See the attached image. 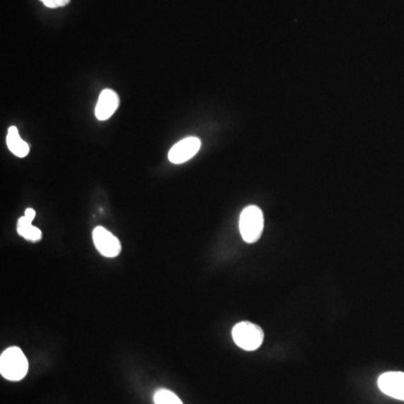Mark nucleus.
Returning <instances> with one entry per match:
<instances>
[{
	"label": "nucleus",
	"instance_id": "1a4fd4ad",
	"mask_svg": "<svg viewBox=\"0 0 404 404\" xmlns=\"http://www.w3.org/2000/svg\"><path fill=\"white\" fill-rule=\"evenodd\" d=\"M32 223L33 221H30L25 216L19 218L18 223H17V233H19V236H22L26 241L36 243L38 241H41L43 235H42V231L37 227L32 225Z\"/></svg>",
	"mask_w": 404,
	"mask_h": 404
},
{
	"label": "nucleus",
	"instance_id": "423d86ee",
	"mask_svg": "<svg viewBox=\"0 0 404 404\" xmlns=\"http://www.w3.org/2000/svg\"><path fill=\"white\" fill-rule=\"evenodd\" d=\"M377 384L383 393L393 399L404 401V373H384L379 377Z\"/></svg>",
	"mask_w": 404,
	"mask_h": 404
},
{
	"label": "nucleus",
	"instance_id": "6e6552de",
	"mask_svg": "<svg viewBox=\"0 0 404 404\" xmlns=\"http://www.w3.org/2000/svg\"><path fill=\"white\" fill-rule=\"evenodd\" d=\"M6 143H7L9 151L17 158H25L30 153V146L26 142L21 139L16 126H11L8 128Z\"/></svg>",
	"mask_w": 404,
	"mask_h": 404
},
{
	"label": "nucleus",
	"instance_id": "f257e3e1",
	"mask_svg": "<svg viewBox=\"0 0 404 404\" xmlns=\"http://www.w3.org/2000/svg\"><path fill=\"white\" fill-rule=\"evenodd\" d=\"M28 372V361L23 350L18 347H9L0 356V374L4 379L13 382L21 381Z\"/></svg>",
	"mask_w": 404,
	"mask_h": 404
},
{
	"label": "nucleus",
	"instance_id": "f8f14e48",
	"mask_svg": "<svg viewBox=\"0 0 404 404\" xmlns=\"http://www.w3.org/2000/svg\"><path fill=\"white\" fill-rule=\"evenodd\" d=\"M35 210L32 209V208H28V209L25 210L24 216L25 217L28 218V219H30V221L34 220V218H35Z\"/></svg>",
	"mask_w": 404,
	"mask_h": 404
},
{
	"label": "nucleus",
	"instance_id": "9b49d317",
	"mask_svg": "<svg viewBox=\"0 0 404 404\" xmlns=\"http://www.w3.org/2000/svg\"><path fill=\"white\" fill-rule=\"evenodd\" d=\"M40 1H42L49 8H59V7L68 5L71 0H40Z\"/></svg>",
	"mask_w": 404,
	"mask_h": 404
},
{
	"label": "nucleus",
	"instance_id": "0eeeda50",
	"mask_svg": "<svg viewBox=\"0 0 404 404\" xmlns=\"http://www.w3.org/2000/svg\"><path fill=\"white\" fill-rule=\"evenodd\" d=\"M120 107V97L112 89H103L101 91L99 99H98L97 106H96L95 114L97 120H107L115 114L117 108Z\"/></svg>",
	"mask_w": 404,
	"mask_h": 404
},
{
	"label": "nucleus",
	"instance_id": "20e7f679",
	"mask_svg": "<svg viewBox=\"0 0 404 404\" xmlns=\"http://www.w3.org/2000/svg\"><path fill=\"white\" fill-rule=\"evenodd\" d=\"M93 244L98 252L105 258H112L120 255L122 244L114 233L107 231L106 228L98 226L93 231Z\"/></svg>",
	"mask_w": 404,
	"mask_h": 404
},
{
	"label": "nucleus",
	"instance_id": "7ed1b4c3",
	"mask_svg": "<svg viewBox=\"0 0 404 404\" xmlns=\"http://www.w3.org/2000/svg\"><path fill=\"white\" fill-rule=\"evenodd\" d=\"M231 336L235 344L247 352L258 350L264 340V333L260 325L248 321L237 323L231 331Z\"/></svg>",
	"mask_w": 404,
	"mask_h": 404
},
{
	"label": "nucleus",
	"instance_id": "f03ea898",
	"mask_svg": "<svg viewBox=\"0 0 404 404\" xmlns=\"http://www.w3.org/2000/svg\"><path fill=\"white\" fill-rule=\"evenodd\" d=\"M264 228V216L258 206H248L239 217V231L243 239L248 244L258 242Z\"/></svg>",
	"mask_w": 404,
	"mask_h": 404
},
{
	"label": "nucleus",
	"instance_id": "9d476101",
	"mask_svg": "<svg viewBox=\"0 0 404 404\" xmlns=\"http://www.w3.org/2000/svg\"><path fill=\"white\" fill-rule=\"evenodd\" d=\"M155 404H183L177 394L166 388H161L154 394Z\"/></svg>",
	"mask_w": 404,
	"mask_h": 404
},
{
	"label": "nucleus",
	"instance_id": "39448f33",
	"mask_svg": "<svg viewBox=\"0 0 404 404\" xmlns=\"http://www.w3.org/2000/svg\"><path fill=\"white\" fill-rule=\"evenodd\" d=\"M201 147V141L198 137H187L178 142L174 145L170 152H168V160L174 164H182L187 162L199 152Z\"/></svg>",
	"mask_w": 404,
	"mask_h": 404
}]
</instances>
